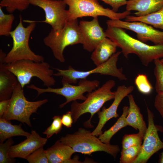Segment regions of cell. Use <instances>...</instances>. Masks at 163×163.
<instances>
[{"label": "cell", "instance_id": "83f0119b", "mask_svg": "<svg viewBox=\"0 0 163 163\" xmlns=\"http://www.w3.org/2000/svg\"><path fill=\"white\" fill-rule=\"evenodd\" d=\"M135 83L139 92L144 94H150L153 89L147 76L145 74H138L135 78Z\"/></svg>", "mask_w": 163, "mask_h": 163}, {"label": "cell", "instance_id": "3957f363", "mask_svg": "<svg viewBox=\"0 0 163 163\" xmlns=\"http://www.w3.org/2000/svg\"><path fill=\"white\" fill-rule=\"evenodd\" d=\"M63 144L70 146L75 152L90 155L93 152H104L115 158L120 149L117 145L106 144L102 142L91 132L80 128L72 134H67L60 138Z\"/></svg>", "mask_w": 163, "mask_h": 163}, {"label": "cell", "instance_id": "e575fe53", "mask_svg": "<svg viewBox=\"0 0 163 163\" xmlns=\"http://www.w3.org/2000/svg\"><path fill=\"white\" fill-rule=\"evenodd\" d=\"M109 5L112 7V10L117 12L119 8L122 6L126 5V0H100Z\"/></svg>", "mask_w": 163, "mask_h": 163}, {"label": "cell", "instance_id": "277c9868", "mask_svg": "<svg viewBox=\"0 0 163 163\" xmlns=\"http://www.w3.org/2000/svg\"><path fill=\"white\" fill-rule=\"evenodd\" d=\"M84 41L77 19L67 21L59 31L52 29L43 40L44 44L51 50L55 58L61 62L65 61L63 52L67 46L82 44Z\"/></svg>", "mask_w": 163, "mask_h": 163}, {"label": "cell", "instance_id": "ffe728a7", "mask_svg": "<svg viewBox=\"0 0 163 163\" xmlns=\"http://www.w3.org/2000/svg\"><path fill=\"white\" fill-rule=\"evenodd\" d=\"M163 7V0H129L126 10L136 11V16H145L158 11Z\"/></svg>", "mask_w": 163, "mask_h": 163}, {"label": "cell", "instance_id": "8992f818", "mask_svg": "<svg viewBox=\"0 0 163 163\" xmlns=\"http://www.w3.org/2000/svg\"><path fill=\"white\" fill-rule=\"evenodd\" d=\"M5 66L16 76L23 88L29 84L31 79L34 77L40 79L47 87L54 85L56 82L53 76V71L46 62L24 59L5 64Z\"/></svg>", "mask_w": 163, "mask_h": 163}, {"label": "cell", "instance_id": "f1b7e54d", "mask_svg": "<svg viewBox=\"0 0 163 163\" xmlns=\"http://www.w3.org/2000/svg\"><path fill=\"white\" fill-rule=\"evenodd\" d=\"M154 74L156 78L155 89L157 93H163V62L159 59L154 60Z\"/></svg>", "mask_w": 163, "mask_h": 163}, {"label": "cell", "instance_id": "6da1fadb", "mask_svg": "<svg viewBox=\"0 0 163 163\" xmlns=\"http://www.w3.org/2000/svg\"><path fill=\"white\" fill-rule=\"evenodd\" d=\"M110 38L121 49L125 57L133 53L139 58L142 63L147 66L153 61L163 58V45H150L132 37L122 28L107 26L105 32Z\"/></svg>", "mask_w": 163, "mask_h": 163}, {"label": "cell", "instance_id": "74e56055", "mask_svg": "<svg viewBox=\"0 0 163 163\" xmlns=\"http://www.w3.org/2000/svg\"><path fill=\"white\" fill-rule=\"evenodd\" d=\"M158 162L159 163H163V152L160 153Z\"/></svg>", "mask_w": 163, "mask_h": 163}, {"label": "cell", "instance_id": "d6a6232c", "mask_svg": "<svg viewBox=\"0 0 163 163\" xmlns=\"http://www.w3.org/2000/svg\"><path fill=\"white\" fill-rule=\"evenodd\" d=\"M61 117L60 116H55L53 118V121L47 129L43 133L46 135L48 139L54 134L59 133L62 129L63 125L61 122Z\"/></svg>", "mask_w": 163, "mask_h": 163}, {"label": "cell", "instance_id": "5b68a950", "mask_svg": "<svg viewBox=\"0 0 163 163\" xmlns=\"http://www.w3.org/2000/svg\"><path fill=\"white\" fill-rule=\"evenodd\" d=\"M115 85V81L110 79L100 88L88 93L83 102L80 103L76 101H73L70 110L73 122L75 123L83 114L89 113L91 117L84 123V125L91 128L93 126L91 121L94 115L100 110L105 103L114 99L115 91H112L111 89Z\"/></svg>", "mask_w": 163, "mask_h": 163}, {"label": "cell", "instance_id": "d4e9b609", "mask_svg": "<svg viewBox=\"0 0 163 163\" xmlns=\"http://www.w3.org/2000/svg\"><path fill=\"white\" fill-rule=\"evenodd\" d=\"M30 5L29 0H1L0 2V7H5L9 13H12L17 10L23 11Z\"/></svg>", "mask_w": 163, "mask_h": 163}, {"label": "cell", "instance_id": "8d00e7d4", "mask_svg": "<svg viewBox=\"0 0 163 163\" xmlns=\"http://www.w3.org/2000/svg\"><path fill=\"white\" fill-rule=\"evenodd\" d=\"M10 99L0 102V118L3 117L7 109Z\"/></svg>", "mask_w": 163, "mask_h": 163}, {"label": "cell", "instance_id": "4fadbf2b", "mask_svg": "<svg viewBox=\"0 0 163 163\" xmlns=\"http://www.w3.org/2000/svg\"><path fill=\"white\" fill-rule=\"evenodd\" d=\"M106 24L107 26L125 29L134 32L137 34L138 40L144 43L150 41L155 45H163V31L156 30L145 23L110 19L107 21Z\"/></svg>", "mask_w": 163, "mask_h": 163}, {"label": "cell", "instance_id": "d590c367", "mask_svg": "<svg viewBox=\"0 0 163 163\" xmlns=\"http://www.w3.org/2000/svg\"><path fill=\"white\" fill-rule=\"evenodd\" d=\"M61 122L62 125L67 128H70L72 126L73 120L70 111L62 115L61 117Z\"/></svg>", "mask_w": 163, "mask_h": 163}, {"label": "cell", "instance_id": "7a4b0ae2", "mask_svg": "<svg viewBox=\"0 0 163 163\" xmlns=\"http://www.w3.org/2000/svg\"><path fill=\"white\" fill-rule=\"evenodd\" d=\"M29 24L25 27L23 24L22 18L19 16V22L15 29L10 33L13 40V46L7 54L4 61L6 64L22 60L27 59L37 62L44 61V58L37 55L30 49L29 39L36 26V21H26Z\"/></svg>", "mask_w": 163, "mask_h": 163}, {"label": "cell", "instance_id": "8fae6325", "mask_svg": "<svg viewBox=\"0 0 163 163\" xmlns=\"http://www.w3.org/2000/svg\"><path fill=\"white\" fill-rule=\"evenodd\" d=\"M29 2L43 9L45 19L40 22L50 25L56 31H60L68 21L66 4L63 0H29Z\"/></svg>", "mask_w": 163, "mask_h": 163}, {"label": "cell", "instance_id": "ba28073f", "mask_svg": "<svg viewBox=\"0 0 163 163\" xmlns=\"http://www.w3.org/2000/svg\"><path fill=\"white\" fill-rule=\"evenodd\" d=\"M121 53V51L116 52L106 62L96 66L94 69L87 71H78L71 66L67 69L64 70L53 68L57 72L53 74V75L62 77L61 82L70 84H75L78 80L87 78L90 75L96 73L110 75L121 80H126L127 78L123 73L122 68H118L117 65L119 56Z\"/></svg>", "mask_w": 163, "mask_h": 163}, {"label": "cell", "instance_id": "4316f807", "mask_svg": "<svg viewBox=\"0 0 163 163\" xmlns=\"http://www.w3.org/2000/svg\"><path fill=\"white\" fill-rule=\"evenodd\" d=\"M142 145H135L125 149H122L120 158V163H133L139 156Z\"/></svg>", "mask_w": 163, "mask_h": 163}, {"label": "cell", "instance_id": "30bf717a", "mask_svg": "<svg viewBox=\"0 0 163 163\" xmlns=\"http://www.w3.org/2000/svg\"><path fill=\"white\" fill-rule=\"evenodd\" d=\"M62 86L59 88L48 87L42 88L37 87L34 84L27 85V87L33 89L37 92V96L45 93H52L64 97L66 101L59 106L60 108L72 101L78 100L85 101L87 96L84 95L85 92L90 93L97 88L100 85V82L97 80H88L87 78L80 79L77 85H73L66 82H61Z\"/></svg>", "mask_w": 163, "mask_h": 163}, {"label": "cell", "instance_id": "836d02e7", "mask_svg": "<svg viewBox=\"0 0 163 163\" xmlns=\"http://www.w3.org/2000/svg\"><path fill=\"white\" fill-rule=\"evenodd\" d=\"M154 105L163 118V93H157L155 98Z\"/></svg>", "mask_w": 163, "mask_h": 163}, {"label": "cell", "instance_id": "2e32d148", "mask_svg": "<svg viewBox=\"0 0 163 163\" xmlns=\"http://www.w3.org/2000/svg\"><path fill=\"white\" fill-rule=\"evenodd\" d=\"M47 139L41 137L37 132L32 130L30 135L19 144L12 145L8 153L9 158H19L26 159L27 157L38 148L43 147Z\"/></svg>", "mask_w": 163, "mask_h": 163}, {"label": "cell", "instance_id": "9c48e42d", "mask_svg": "<svg viewBox=\"0 0 163 163\" xmlns=\"http://www.w3.org/2000/svg\"><path fill=\"white\" fill-rule=\"evenodd\" d=\"M68 5V21L83 17L94 18L98 16L107 17L111 20H120L126 18L131 14V11L126 10L117 13L112 9L105 8L97 0H63Z\"/></svg>", "mask_w": 163, "mask_h": 163}, {"label": "cell", "instance_id": "d6986e66", "mask_svg": "<svg viewBox=\"0 0 163 163\" xmlns=\"http://www.w3.org/2000/svg\"><path fill=\"white\" fill-rule=\"evenodd\" d=\"M117 47L115 43L106 37L95 48L91 58L96 66H98L108 60L116 53Z\"/></svg>", "mask_w": 163, "mask_h": 163}, {"label": "cell", "instance_id": "ab89813d", "mask_svg": "<svg viewBox=\"0 0 163 163\" xmlns=\"http://www.w3.org/2000/svg\"><path fill=\"white\" fill-rule=\"evenodd\" d=\"M162 140L163 141V139H162Z\"/></svg>", "mask_w": 163, "mask_h": 163}, {"label": "cell", "instance_id": "44dd1931", "mask_svg": "<svg viewBox=\"0 0 163 163\" xmlns=\"http://www.w3.org/2000/svg\"><path fill=\"white\" fill-rule=\"evenodd\" d=\"M127 96L129 104L128 113L126 117L127 125L136 130H138L139 132L144 134L147 127L141 113L140 109L136 104L132 94H129Z\"/></svg>", "mask_w": 163, "mask_h": 163}, {"label": "cell", "instance_id": "f35d334b", "mask_svg": "<svg viewBox=\"0 0 163 163\" xmlns=\"http://www.w3.org/2000/svg\"><path fill=\"white\" fill-rule=\"evenodd\" d=\"M161 60L163 62V58L161 59Z\"/></svg>", "mask_w": 163, "mask_h": 163}, {"label": "cell", "instance_id": "7c38bea8", "mask_svg": "<svg viewBox=\"0 0 163 163\" xmlns=\"http://www.w3.org/2000/svg\"><path fill=\"white\" fill-rule=\"evenodd\" d=\"M146 105L148 126L144 135L141 152L133 163H146L154 154L163 149V142L158 133L159 127L155 125L154 114Z\"/></svg>", "mask_w": 163, "mask_h": 163}, {"label": "cell", "instance_id": "cb8c5ba5", "mask_svg": "<svg viewBox=\"0 0 163 163\" xmlns=\"http://www.w3.org/2000/svg\"><path fill=\"white\" fill-rule=\"evenodd\" d=\"M129 107L125 106L123 108V113L115 123L107 130L99 136L98 138L103 143L109 144L113 136L122 128L127 126L126 117L127 115Z\"/></svg>", "mask_w": 163, "mask_h": 163}, {"label": "cell", "instance_id": "4dcf8cb0", "mask_svg": "<svg viewBox=\"0 0 163 163\" xmlns=\"http://www.w3.org/2000/svg\"><path fill=\"white\" fill-rule=\"evenodd\" d=\"M29 163H48L46 150L43 147L36 150L29 155L26 159Z\"/></svg>", "mask_w": 163, "mask_h": 163}, {"label": "cell", "instance_id": "e0dca14e", "mask_svg": "<svg viewBox=\"0 0 163 163\" xmlns=\"http://www.w3.org/2000/svg\"><path fill=\"white\" fill-rule=\"evenodd\" d=\"M0 50V101L11 98L14 88L19 82L17 77L6 67L4 60L6 56Z\"/></svg>", "mask_w": 163, "mask_h": 163}, {"label": "cell", "instance_id": "5bb4252c", "mask_svg": "<svg viewBox=\"0 0 163 163\" xmlns=\"http://www.w3.org/2000/svg\"><path fill=\"white\" fill-rule=\"evenodd\" d=\"M134 90L132 86H126L125 85L119 86L115 91L114 101L108 108L103 107L101 111L97 113L99 118L97 126L91 132V134L96 136H99L103 133L102 129L106 123L113 118H117L119 115L117 113L118 107L122 100L126 96L131 93Z\"/></svg>", "mask_w": 163, "mask_h": 163}, {"label": "cell", "instance_id": "1f68e13d", "mask_svg": "<svg viewBox=\"0 0 163 163\" xmlns=\"http://www.w3.org/2000/svg\"><path fill=\"white\" fill-rule=\"evenodd\" d=\"M14 141L10 138L4 143H0V163H11L14 162V158L8 156V151Z\"/></svg>", "mask_w": 163, "mask_h": 163}, {"label": "cell", "instance_id": "f546056e", "mask_svg": "<svg viewBox=\"0 0 163 163\" xmlns=\"http://www.w3.org/2000/svg\"><path fill=\"white\" fill-rule=\"evenodd\" d=\"M144 135L139 132L136 134L124 135L122 142V149H125L133 146L142 145Z\"/></svg>", "mask_w": 163, "mask_h": 163}, {"label": "cell", "instance_id": "ac0fdd59", "mask_svg": "<svg viewBox=\"0 0 163 163\" xmlns=\"http://www.w3.org/2000/svg\"><path fill=\"white\" fill-rule=\"evenodd\" d=\"M46 152L50 163H80L79 157H71L75 153L70 146L62 144L59 140H57Z\"/></svg>", "mask_w": 163, "mask_h": 163}, {"label": "cell", "instance_id": "7402d4cb", "mask_svg": "<svg viewBox=\"0 0 163 163\" xmlns=\"http://www.w3.org/2000/svg\"><path fill=\"white\" fill-rule=\"evenodd\" d=\"M21 123L18 125H13L10 121L0 118V142L3 143L6 139L18 136H29L30 133L24 131Z\"/></svg>", "mask_w": 163, "mask_h": 163}, {"label": "cell", "instance_id": "603a6c76", "mask_svg": "<svg viewBox=\"0 0 163 163\" xmlns=\"http://www.w3.org/2000/svg\"><path fill=\"white\" fill-rule=\"evenodd\" d=\"M125 21H140L163 30V7L158 11L145 16L138 17L129 15L125 18Z\"/></svg>", "mask_w": 163, "mask_h": 163}, {"label": "cell", "instance_id": "52a82bcc", "mask_svg": "<svg viewBox=\"0 0 163 163\" xmlns=\"http://www.w3.org/2000/svg\"><path fill=\"white\" fill-rule=\"evenodd\" d=\"M48 102L47 99L35 101H27L24 95L23 88L18 82L13 91L7 111L2 118L9 121L17 120L31 127V115L37 113L38 108Z\"/></svg>", "mask_w": 163, "mask_h": 163}, {"label": "cell", "instance_id": "484cf974", "mask_svg": "<svg viewBox=\"0 0 163 163\" xmlns=\"http://www.w3.org/2000/svg\"><path fill=\"white\" fill-rule=\"evenodd\" d=\"M14 19L12 13L6 14L0 7V36H8L10 35L12 24Z\"/></svg>", "mask_w": 163, "mask_h": 163}, {"label": "cell", "instance_id": "9a60e30c", "mask_svg": "<svg viewBox=\"0 0 163 163\" xmlns=\"http://www.w3.org/2000/svg\"><path fill=\"white\" fill-rule=\"evenodd\" d=\"M79 26L84 38L83 49L92 52L98 44L106 37L105 32L100 26L98 17L90 21H81Z\"/></svg>", "mask_w": 163, "mask_h": 163}]
</instances>
